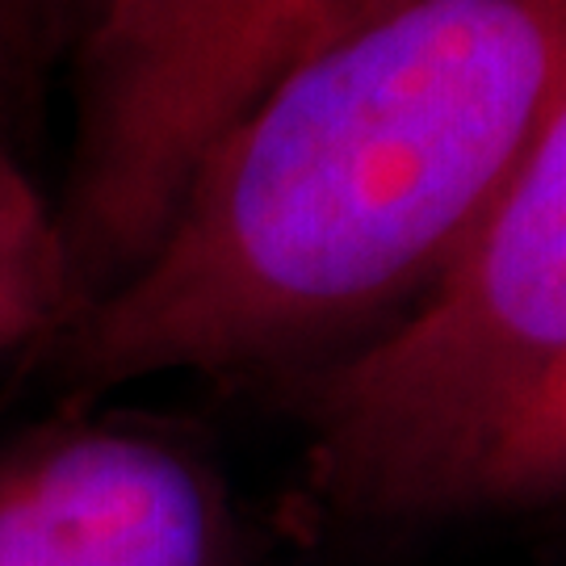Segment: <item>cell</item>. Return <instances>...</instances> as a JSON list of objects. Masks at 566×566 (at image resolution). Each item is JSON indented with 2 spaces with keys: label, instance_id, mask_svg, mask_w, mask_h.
<instances>
[{
  "label": "cell",
  "instance_id": "cell-1",
  "mask_svg": "<svg viewBox=\"0 0 566 566\" xmlns=\"http://www.w3.org/2000/svg\"><path fill=\"white\" fill-rule=\"evenodd\" d=\"M566 102V0H378L210 143L160 240L63 327L97 395L365 344L446 277Z\"/></svg>",
  "mask_w": 566,
  "mask_h": 566
},
{
  "label": "cell",
  "instance_id": "cell-2",
  "mask_svg": "<svg viewBox=\"0 0 566 566\" xmlns=\"http://www.w3.org/2000/svg\"><path fill=\"white\" fill-rule=\"evenodd\" d=\"M566 365V102L441 282L306 382L315 483L357 516L437 512L500 416Z\"/></svg>",
  "mask_w": 566,
  "mask_h": 566
},
{
  "label": "cell",
  "instance_id": "cell-3",
  "mask_svg": "<svg viewBox=\"0 0 566 566\" xmlns=\"http://www.w3.org/2000/svg\"><path fill=\"white\" fill-rule=\"evenodd\" d=\"M369 4L378 0H105L76 63L60 210L76 315L151 252L210 143Z\"/></svg>",
  "mask_w": 566,
  "mask_h": 566
},
{
  "label": "cell",
  "instance_id": "cell-4",
  "mask_svg": "<svg viewBox=\"0 0 566 566\" xmlns=\"http://www.w3.org/2000/svg\"><path fill=\"white\" fill-rule=\"evenodd\" d=\"M0 566H227L223 504L168 441L72 432L0 483Z\"/></svg>",
  "mask_w": 566,
  "mask_h": 566
},
{
  "label": "cell",
  "instance_id": "cell-5",
  "mask_svg": "<svg viewBox=\"0 0 566 566\" xmlns=\"http://www.w3.org/2000/svg\"><path fill=\"white\" fill-rule=\"evenodd\" d=\"M566 495V365L483 432L449 474L437 512L521 507Z\"/></svg>",
  "mask_w": 566,
  "mask_h": 566
},
{
  "label": "cell",
  "instance_id": "cell-6",
  "mask_svg": "<svg viewBox=\"0 0 566 566\" xmlns=\"http://www.w3.org/2000/svg\"><path fill=\"white\" fill-rule=\"evenodd\" d=\"M0 294L51 327H67L76 315L60 210L46 206L9 151H0Z\"/></svg>",
  "mask_w": 566,
  "mask_h": 566
},
{
  "label": "cell",
  "instance_id": "cell-7",
  "mask_svg": "<svg viewBox=\"0 0 566 566\" xmlns=\"http://www.w3.org/2000/svg\"><path fill=\"white\" fill-rule=\"evenodd\" d=\"M67 0H0V88L51 51Z\"/></svg>",
  "mask_w": 566,
  "mask_h": 566
},
{
  "label": "cell",
  "instance_id": "cell-8",
  "mask_svg": "<svg viewBox=\"0 0 566 566\" xmlns=\"http://www.w3.org/2000/svg\"><path fill=\"white\" fill-rule=\"evenodd\" d=\"M46 319L34 315L30 306L13 303V298H4L0 294V353H9V348H18V344L34 340L39 332H46Z\"/></svg>",
  "mask_w": 566,
  "mask_h": 566
}]
</instances>
